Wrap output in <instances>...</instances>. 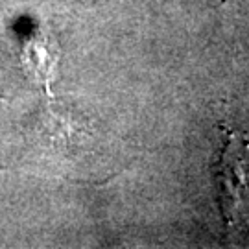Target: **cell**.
<instances>
[{"label":"cell","instance_id":"6da1fadb","mask_svg":"<svg viewBox=\"0 0 249 249\" xmlns=\"http://www.w3.org/2000/svg\"><path fill=\"white\" fill-rule=\"evenodd\" d=\"M218 203L231 227L249 225V139L229 131L214 168Z\"/></svg>","mask_w":249,"mask_h":249}]
</instances>
